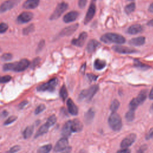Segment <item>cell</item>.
Returning <instances> with one entry per match:
<instances>
[{
    "instance_id": "5b68a950",
    "label": "cell",
    "mask_w": 153,
    "mask_h": 153,
    "mask_svg": "<svg viewBox=\"0 0 153 153\" xmlns=\"http://www.w3.org/2000/svg\"><path fill=\"white\" fill-rule=\"evenodd\" d=\"M99 90V86L97 85H94L91 86L89 88L82 90L78 96V99L82 100L84 99L87 101L91 100L94 95L97 93Z\"/></svg>"
},
{
    "instance_id": "8d00e7d4",
    "label": "cell",
    "mask_w": 153,
    "mask_h": 153,
    "mask_svg": "<svg viewBox=\"0 0 153 153\" xmlns=\"http://www.w3.org/2000/svg\"><path fill=\"white\" fill-rule=\"evenodd\" d=\"M13 58V55L11 53H4L2 55L1 59L4 61H9Z\"/></svg>"
},
{
    "instance_id": "836d02e7",
    "label": "cell",
    "mask_w": 153,
    "mask_h": 153,
    "mask_svg": "<svg viewBox=\"0 0 153 153\" xmlns=\"http://www.w3.org/2000/svg\"><path fill=\"white\" fill-rule=\"evenodd\" d=\"M34 29H35L34 25L33 24H30V25L25 27L23 29V35H28L30 33L32 32L34 30Z\"/></svg>"
},
{
    "instance_id": "cb8c5ba5",
    "label": "cell",
    "mask_w": 153,
    "mask_h": 153,
    "mask_svg": "<svg viewBox=\"0 0 153 153\" xmlns=\"http://www.w3.org/2000/svg\"><path fill=\"white\" fill-rule=\"evenodd\" d=\"M147 96V91L145 90H143L142 91H140V92L139 93V94H138V96L135 97V100L137 102V103L139 104V105L140 104H142L146 99Z\"/></svg>"
},
{
    "instance_id": "74e56055",
    "label": "cell",
    "mask_w": 153,
    "mask_h": 153,
    "mask_svg": "<svg viewBox=\"0 0 153 153\" xmlns=\"http://www.w3.org/2000/svg\"><path fill=\"white\" fill-rule=\"evenodd\" d=\"M45 109V106L44 104H41L39 105L35 110V114L37 115L42 112L44 109Z\"/></svg>"
},
{
    "instance_id": "ab89813d",
    "label": "cell",
    "mask_w": 153,
    "mask_h": 153,
    "mask_svg": "<svg viewBox=\"0 0 153 153\" xmlns=\"http://www.w3.org/2000/svg\"><path fill=\"white\" fill-rule=\"evenodd\" d=\"M8 25L5 23H0V33H3L5 32L8 29Z\"/></svg>"
},
{
    "instance_id": "ffe728a7",
    "label": "cell",
    "mask_w": 153,
    "mask_h": 153,
    "mask_svg": "<svg viewBox=\"0 0 153 153\" xmlns=\"http://www.w3.org/2000/svg\"><path fill=\"white\" fill-rule=\"evenodd\" d=\"M100 45V43L94 39L90 40L87 45L86 50L88 53H91L96 50V49Z\"/></svg>"
},
{
    "instance_id": "44dd1931",
    "label": "cell",
    "mask_w": 153,
    "mask_h": 153,
    "mask_svg": "<svg viewBox=\"0 0 153 153\" xmlns=\"http://www.w3.org/2000/svg\"><path fill=\"white\" fill-rule=\"evenodd\" d=\"M39 4V0H26L23 4V8L25 9H33L36 8Z\"/></svg>"
},
{
    "instance_id": "11a10c76",
    "label": "cell",
    "mask_w": 153,
    "mask_h": 153,
    "mask_svg": "<svg viewBox=\"0 0 153 153\" xmlns=\"http://www.w3.org/2000/svg\"><path fill=\"white\" fill-rule=\"evenodd\" d=\"M1 51V48H0V51Z\"/></svg>"
},
{
    "instance_id": "4dcf8cb0",
    "label": "cell",
    "mask_w": 153,
    "mask_h": 153,
    "mask_svg": "<svg viewBox=\"0 0 153 153\" xmlns=\"http://www.w3.org/2000/svg\"><path fill=\"white\" fill-rule=\"evenodd\" d=\"M60 96L63 101H65L68 97V91L65 85H63L60 90Z\"/></svg>"
},
{
    "instance_id": "ee69618b",
    "label": "cell",
    "mask_w": 153,
    "mask_h": 153,
    "mask_svg": "<svg viewBox=\"0 0 153 153\" xmlns=\"http://www.w3.org/2000/svg\"><path fill=\"white\" fill-rule=\"evenodd\" d=\"M87 75V77L90 79V81H95L97 78V76H96L94 74H88Z\"/></svg>"
},
{
    "instance_id": "9f6ffc18",
    "label": "cell",
    "mask_w": 153,
    "mask_h": 153,
    "mask_svg": "<svg viewBox=\"0 0 153 153\" xmlns=\"http://www.w3.org/2000/svg\"><path fill=\"white\" fill-rule=\"evenodd\" d=\"M128 1H133V0H128Z\"/></svg>"
},
{
    "instance_id": "f546056e",
    "label": "cell",
    "mask_w": 153,
    "mask_h": 153,
    "mask_svg": "<svg viewBox=\"0 0 153 153\" xmlns=\"http://www.w3.org/2000/svg\"><path fill=\"white\" fill-rule=\"evenodd\" d=\"M136 5L135 4L134 2H131L130 4L127 5L125 8H124V11L126 12V14H129L130 13H131L135 9Z\"/></svg>"
},
{
    "instance_id": "9a60e30c",
    "label": "cell",
    "mask_w": 153,
    "mask_h": 153,
    "mask_svg": "<svg viewBox=\"0 0 153 153\" xmlns=\"http://www.w3.org/2000/svg\"><path fill=\"white\" fill-rule=\"evenodd\" d=\"M96 13V5L94 3H91L87 10V12L85 15V17L84 19V24L86 25L88 22L91 21V20L93 18Z\"/></svg>"
},
{
    "instance_id": "ba28073f",
    "label": "cell",
    "mask_w": 153,
    "mask_h": 153,
    "mask_svg": "<svg viewBox=\"0 0 153 153\" xmlns=\"http://www.w3.org/2000/svg\"><path fill=\"white\" fill-rule=\"evenodd\" d=\"M20 0H7L1 4L0 5V13L5 12L9 10L12 9L15 6H16Z\"/></svg>"
},
{
    "instance_id": "f907efd6",
    "label": "cell",
    "mask_w": 153,
    "mask_h": 153,
    "mask_svg": "<svg viewBox=\"0 0 153 153\" xmlns=\"http://www.w3.org/2000/svg\"><path fill=\"white\" fill-rule=\"evenodd\" d=\"M149 98L150 99H153V87L152 88L151 90L150 91V93L149 94Z\"/></svg>"
},
{
    "instance_id": "7c38bea8",
    "label": "cell",
    "mask_w": 153,
    "mask_h": 153,
    "mask_svg": "<svg viewBox=\"0 0 153 153\" xmlns=\"http://www.w3.org/2000/svg\"><path fill=\"white\" fill-rule=\"evenodd\" d=\"M33 14L31 12L24 11L22 12L17 19V21L19 23H26L29 22L33 18Z\"/></svg>"
},
{
    "instance_id": "6da1fadb",
    "label": "cell",
    "mask_w": 153,
    "mask_h": 153,
    "mask_svg": "<svg viewBox=\"0 0 153 153\" xmlns=\"http://www.w3.org/2000/svg\"><path fill=\"white\" fill-rule=\"evenodd\" d=\"M30 65V62L26 59H21L14 63H5L3 65L2 69L4 71H13L15 72H22L26 69Z\"/></svg>"
},
{
    "instance_id": "816d5d0a",
    "label": "cell",
    "mask_w": 153,
    "mask_h": 153,
    "mask_svg": "<svg viewBox=\"0 0 153 153\" xmlns=\"http://www.w3.org/2000/svg\"><path fill=\"white\" fill-rule=\"evenodd\" d=\"M148 11L151 13H153V3H152L149 7V8H148Z\"/></svg>"
},
{
    "instance_id": "30bf717a",
    "label": "cell",
    "mask_w": 153,
    "mask_h": 153,
    "mask_svg": "<svg viewBox=\"0 0 153 153\" xmlns=\"http://www.w3.org/2000/svg\"><path fill=\"white\" fill-rule=\"evenodd\" d=\"M112 49L114 51L121 54H133L137 52V50L136 49L122 45H114L112 47Z\"/></svg>"
},
{
    "instance_id": "d4e9b609",
    "label": "cell",
    "mask_w": 153,
    "mask_h": 153,
    "mask_svg": "<svg viewBox=\"0 0 153 153\" xmlns=\"http://www.w3.org/2000/svg\"><path fill=\"white\" fill-rule=\"evenodd\" d=\"M94 117V112L92 108H90L87 111V112L85 113L84 115V120L86 123L89 124L90 123Z\"/></svg>"
},
{
    "instance_id": "b9f144b4",
    "label": "cell",
    "mask_w": 153,
    "mask_h": 153,
    "mask_svg": "<svg viewBox=\"0 0 153 153\" xmlns=\"http://www.w3.org/2000/svg\"><path fill=\"white\" fill-rule=\"evenodd\" d=\"M87 0H78V6L81 8H83L85 7L87 4Z\"/></svg>"
},
{
    "instance_id": "603a6c76",
    "label": "cell",
    "mask_w": 153,
    "mask_h": 153,
    "mask_svg": "<svg viewBox=\"0 0 153 153\" xmlns=\"http://www.w3.org/2000/svg\"><path fill=\"white\" fill-rule=\"evenodd\" d=\"M145 42V38L144 36H138L133 38L128 42L130 45L133 46H140L143 45Z\"/></svg>"
},
{
    "instance_id": "db71d44e",
    "label": "cell",
    "mask_w": 153,
    "mask_h": 153,
    "mask_svg": "<svg viewBox=\"0 0 153 153\" xmlns=\"http://www.w3.org/2000/svg\"><path fill=\"white\" fill-rule=\"evenodd\" d=\"M151 110L153 111V104H152V106H151Z\"/></svg>"
},
{
    "instance_id": "1f68e13d",
    "label": "cell",
    "mask_w": 153,
    "mask_h": 153,
    "mask_svg": "<svg viewBox=\"0 0 153 153\" xmlns=\"http://www.w3.org/2000/svg\"><path fill=\"white\" fill-rule=\"evenodd\" d=\"M134 111L129 109V111L125 115L126 120L128 122H131L134 120Z\"/></svg>"
},
{
    "instance_id": "e575fe53",
    "label": "cell",
    "mask_w": 153,
    "mask_h": 153,
    "mask_svg": "<svg viewBox=\"0 0 153 153\" xmlns=\"http://www.w3.org/2000/svg\"><path fill=\"white\" fill-rule=\"evenodd\" d=\"M139 106V104L137 103V102L136 101L135 99L133 98L130 102L129 103V109L130 110H133V111H135V109L137 108V106Z\"/></svg>"
},
{
    "instance_id": "60d3db41",
    "label": "cell",
    "mask_w": 153,
    "mask_h": 153,
    "mask_svg": "<svg viewBox=\"0 0 153 153\" xmlns=\"http://www.w3.org/2000/svg\"><path fill=\"white\" fill-rule=\"evenodd\" d=\"M20 149V146L19 145H15L13 146L9 151V152H16Z\"/></svg>"
},
{
    "instance_id": "5bb4252c",
    "label": "cell",
    "mask_w": 153,
    "mask_h": 153,
    "mask_svg": "<svg viewBox=\"0 0 153 153\" xmlns=\"http://www.w3.org/2000/svg\"><path fill=\"white\" fill-rule=\"evenodd\" d=\"M78 27V23L69 26L61 30V32H60L59 35L61 36L71 35L73 33H74Z\"/></svg>"
},
{
    "instance_id": "83f0119b",
    "label": "cell",
    "mask_w": 153,
    "mask_h": 153,
    "mask_svg": "<svg viewBox=\"0 0 153 153\" xmlns=\"http://www.w3.org/2000/svg\"><path fill=\"white\" fill-rule=\"evenodd\" d=\"M33 126H30L25 128L23 133V136L25 139H27L32 136L33 131Z\"/></svg>"
},
{
    "instance_id": "681fc988",
    "label": "cell",
    "mask_w": 153,
    "mask_h": 153,
    "mask_svg": "<svg viewBox=\"0 0 153 153\" xmlns=\"http://www.w3.org/2000/svg\"><path fill=\"white\" fill-rule=\"evenodd\" d=\"M146 138H147V139H151V138L153 139V130H151V131L148 134V135H147V136H146Z\"/></svg>"
},
{
    "instance_id": "7a4b0ae2",
    "label": "cell",
    "mask_w": 153,
    "mask_h": 153,
    "mask_svg": "<svg viewBox=\"0 0 153 153\" xmlns=\"http://www.w3.org/2000/svg\"><path fill=\"white\" fill-rule=\"evenodd\" d=\"M100 40L105 44L115 43L121 44L126 42V39L124 36L115 33H105L101 36Z\"/></svg>"
},
{
    "instance_id": "3957f363",
    "label": "cell",
    "mask_w": 153,
    "mask_h": 153,
    "mask_svg": "<svg viewBox=\"0 0 153 153\" xmlns=\"http://www.w3.org/2000/svg\"><path fill=\"white\" fill-rule=\"evenodd\" d=\"M108 124L112 130L115 131L120 130L122 127V121L120 116L115 112H112L108 118Z\"/></svg>"
},
{
    "instance_id": "4fadbf2b",
    "label": "cell",
    "mask_w": 153,
    "mask_h": 153,
    "mask_svg": "<svg viewBox=\"0 0 153 153\" xmlns=\"http://www.w3.org/2000/svg\"><path fill=\"white\" fill-rule=\"evenodd\" d=\"M87 32H82L80 33L78 38L73 39L71 41V43L72 45H74L77 47H82L84 44L87 39Z\"/></svg>"
},
{
    "instance_id": "52a82bcc",
    "label": "cell",
    "mask_w": 153,
    "mask_h": 153,
    "mask_svg": "<svg viewBox=\"0 0 153 153\" xmlns=\"http://www.w3.org/2000/svg\"><path fill=\"white\" fill-rule=\"evenodd\" d=\"M68 4L67 3L65 2H62L59 3L57 5L54 12L50 16V20H54L59 18L60 16L68 9Z\"/></svg>"
},
{
    "instance_id": "d6a6232c",
    "label": "cell",
    "mask_w": 153,
    "mask_h": 153,
    "mask_svg": "<svg viewBox=\"0 0 153 153\" xmlns=\"http://www.w3.org/2000/svg\"><path fill=\"white\" fill-rule=\"evenodd\" d=\"M120 106V102L118 100L114 99L112 100L111 106H110V109L112 112H115L119 108Z\"/></svg>"
},
{
    "instance_id": "ac0fdd59",
    "label": "cell",
    "mask_w": 153,
    "mask_h": 153,
    "mask_svg": "<svg viewBox=\"0 0 153 153\" xmlns=\"http://www.w3.org/2000/svg\"><path fill=\"white\" fill-rule=\"evenodd\" d=\"M72 132V131L71 129V120H69L64 124L62 129V134L64 137H68L71 135Z\"/></svg>"
},
{
    "instance_id": "f35d334b",
    "label": "cell",
    "mask_w": 153,
    "mask_h": 153,
    "mask_svg": "<svg viewBox=\"0 0 153 153\" xmlns=\"http://www.w3.org/2000/svg\"><path fill=\"white\" fill-rule=\"evenodd\" d=\"M17 119V117L16 116H11L7 120H6V121L4 122V125H8L10 124L11 123H13L14 121H15Z\"/></svg>"
},
{
    "instance_id": "7bdbcfd3",
    "label": "cell",
    "mask_w": 153,
    "mask_h": 153,
    "mask_svg": "<svg viewBox=\"0 0 153 153\" xmlns=\"http://www.w3.org/2000/svg\"><path fill=\"white\" fill-rule=\"evenodd\" d=\"M44 44H45V41H44V40H41V41L39 42V44H38V48H37V50H36V52L41 51V50H42V48H43Z\"/></svg>"
},
{
    "instance_id": "f1b7e54d",
    "label": "cell",
    "mask_w": 153,
    "mask_h": 153,
    "mask_svg": "<svg viewBox=\"0 0 153 153\" xmlns=\"http://www.w3.org/2000/svg\"><path fill=\"white\" fill-rule=\"evenodd\" d=\"M51 149H52V145L51 144H48L40 147L38 149L37 152L39 153H47V152H49L51 150Z\"/></svg>"
},
{
    "instance_id": "e0dca14e",
    "label": "cell",
    "mask_w": 153,
    "mask_h": 153,
    "mask_svg": "<svg viewBox=\"0 0 153 153\" xmlns=\"http://www.w3.org/2000/svg\"><path fill=\"white\" fill-rule=\"evenodd\" d=\"M68 112L72 115H76L78 114V109L71 99H68L66 102Z\"/></svg>"
},
{
    "instance_id": "f6af8a7d",
    "label": "cell",
    "mask_w": 153,
    "mask_h": 153,
    "mask_svg": "<svg viewBox=\"0 0 153 153\" xmlns=\"http://www.w3.org/2000/svg\"><path fill=\"white\" fill-rule=\"evenodd\" d=\"M39 61H40V59H39V57L35 58V59L33 60L32 63H31V67H32V68H35V67L39 63Z\"/></svg>"
},
{
    "instance_id": "d590c367",
    "label": "cell",
    "mask_w": 153,
    "mask_h": 153,
    "mask_svg": "<svg viewBox=\"0 0 153 153\" xmlns=\"http://www.w3.org/2000/svg\"><path fill=\"white\" fill-rule=\"evenodd\" d=\"M11 79V76L10 75L0 76V83H6Z\"/></svg>"
},
{
    "instance_id": "7402d4cb",
    "label": "cell",
    "mask_w": 153,
    "mask_h": 153,
    "mask_svg": "<svg viewBox=\"0 0 153 153\" xmlns=\"http://www.w3.org/2000/svg\"><path fill=\"white\" fill-rule=\"evenodd\" d=\"M143 30V27L140 25H133L127 29V33L130 35H135L141 32Z\"/></svg>"
},
{
    "instance_id": "277c9868",
    "label": "cell",
    "mask_w": 153,
    "mask_h": 153,
    "mask_svg": "<svg viewBox=\"0 0 153 153\" xmlns=\"http://www.w3.org/2000/svg\"><path fill=\"white\" fill-rule=\"evenodd\" d=\"M57 121V118L55 115H51L47 120L46 123L41 126L40 128L38 129V130L36 131L35 135V138H36L41 135L44 134L46 133L48 131V129L50 127L53 126Z\"/></svg>"
},
{
    "instance_id": "f5cc1de1",
    "label": "cell",
    "mask_w": 153,
    "mask_h": 153,
    "mask_svg": "<svg viewBox=\"0 0 153 153\" xmlns=\"http://www.w3.org/2000/svg\"><path fill=\"white\" fill-rule=\"evenodd\" d=\"M147 25H148L149 26H151V27H153V19H152V20H149V21L148 22Z\"/></svg>"
},
{
    "instance_id": "2e32d148",
    "label": "cell",
    "mask_w": 153,
    "mask_h": 153,
    "mask_svg": "<svg viewBox=\"0 0 153 153\" xmlns=\"http://www.w3.org/2000/svg\"><path fill=\"white\" fill-rule=\"evenodd\" d=\"M78 14H79L76 11H71L64 16L63 20L64 22L66 23L72 22L76 19V18L78 16Z\"/></svg>"
},
{
    "instance_id": "8992f818",
    "label": "cell",
    "mask_w": 153,
    "mask_h": 153,
    "mask_svg": "<svg viewBox=\"0 0 153 153\" xmlns=\"http://www.w3.org/2000/svg\"><path fill=\"white\" fill-rule=\"evenodd\" d=\"M58 84V79L57 78H54L51 79H50L49 81H48L46 83L42 84L40 85H39L36 90L38 91H53L55 88L56 85Z\"/></svg>"
},
{
    "instance_id": "d6986e66",
    "label": "cell",
    "mask_w": 153,
    "mask_h": 153,
    "mask_svg": "<svg viewBox=\"0 0 153 153\" xmlns=\"http://www.w3.org/2000/svg\"><path fill=\"white\" fill-rule=\"evenodd\" d=\"M82 124L78 119L71 121V129L72 132H79L82 129Z\"/></svg>"
},
{
    "instance_id": "9c48e42d",
    "label": "cell",
    "mask_w": 153,
    "mask_h": 153,
    "mask_svg": "<svg viewBox=\"0 0 153 153\" xmlns=\"http://www.w3.org/2000/svg\"><path fill=\"white\" fill-rule=\"evenodd\" d=\"M68 146V140L67 137H64L57 141V142L56 143L54 148V152L64 151L67 149Z\"/></svg>"
},
{
    "instance_id": "484cf974",
    "label": "cell",
    "mask_w": 153,
    "mask_h": 153,
    "mask_svg": "<svg viewBox=\"0 0 153 153\" xmlns=\"http://www.w3.org/2000/svg\"><path fill=\"white\" fill-rule=\"evenodd\" d=\"M106 62L105 60L97 59L94 60V67L97 70H101L103 69L106 66Z\"/></svg>"
},
{
    "instance_id": "8fae6325",
    "label": "cell",
    "mask_w": 153,
    "mask_h": 153,
    "mask_svg": "<svg viewBox=\"0 0 153 153\" xmlns=\"http://www.w3.org/2000/svg\"><path fill=\"white\" fill-rule=\"evenodd\" d=\"M136 135L134 133H131L127 136L121 142L120 146L121 148H126L131 146L136 140Z\"/></svg>"
},
{
    "instance_id": "c3c4849f",
    "label": "cell",
    "mask_w": 153,
    "mask_h": 153,
    "mask_svg": "<svg viewBox=\"0 0 153 153\" xmlns=\"http://www.w3.org/2000/svg\"><path fill=\"white\" fill-rule=\"evenodd\" d=\"M130 152V151L127 148H123V149H121L117 151V152H121V153H128Z\"/></svg>"
},
{
    "instance_id": "4316f807",
    "label": "cell",
    "mask_w": 153,
    "mask_h": 153,
    "mask_svg": "<svg viewBox=\"0 0 153 153\" xmlns=\"http://www.w3.org/2000/svg\"><path fill=\"white\" fill-rule=\"evenodd\" d=\"M134 65L136 68H137L140 70H146V69H148L149 68H150L149 66L143 63L142 62H140L139 60H138L137 59H134Z\"/></svg>"
},
{
    "instance_id": "7dc6e473",
    "label": "cell",
    "mask_w": 153,
    "mask_h": 153,
    "mask_svg": "<svg viewBox=\"0 0 153 153\" xmlns=\"http://www.w3.org/2000/svg\"><path fill=\"white\" fill-rule=\"evenodd\" d=\"M8 115V112L4 111L0 113V118H4Z\"/></svg>"
},
{
    "instance_id": "bcb514c9",
    "label": "cell",
    "mask_w": 153,
    "mask_h": 153,
    "mask_svg": "<svg viewBox=\"0 0 153 153\" xmlns=\"http://www.w3.org/2000/svg\"><path fill=\"white\" fill-rule=\"evenodd\" d=\"M27 103H28V102L26 101V100H23V101H22V102L19 105V109H23V108L27 104Z\"/></svg>"
}]
</instances>
